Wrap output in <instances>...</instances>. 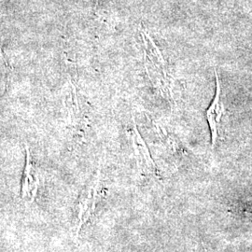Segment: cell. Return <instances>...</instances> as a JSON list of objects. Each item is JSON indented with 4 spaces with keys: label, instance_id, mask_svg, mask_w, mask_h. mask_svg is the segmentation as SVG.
Masks as SVG:
<instances>
[{
    "label": "cell",
    "instance_id": "6da1fadb",
    "mask_svg": "<svg viewBox=\"0 0 252 252\" xmlns=\"http://www.w3.org/2000/svg\"><path fill=\"white\" fill-rule=\"evenodd\" d=\"M144 66L153 88L169 103L174 101V81L162 50L147 31L141 30Z\"/></svg>",
    "mask_w": 252,
    "mask_h": 252
},
{
    "label": "cell",
    "instance_id": "7a4b0ae2",
    "mask_svg": "<svg viewBox=\"0 0 252 252\" xmlns=\"http://www.w3.org/2000/svg\"><path fill=\"white\" fill-rule=\"evenodd\" d=\"M216 77V92L215 96L212 100L211 104L206 111V118L211 133V146L212 149L216 147L220 138V131L222 119L225 115L226 110L223 98H222V87L218 71H215Z\"/></svg>",
    "mask_w": 252,
    "mask_h": 252
},
{
    "label": "cell",
    "instance_id": "3957f363",
    "mask_svg": "<svg viewBox=\"0 0 252 252\" xmlns=\"http://www.w3.org/2000/svg\"><path fill=\"white\" fill-rule=\"evenodd\" d=\"M134 126L131 130V142L132 147L135 153V160L138 168L148 175H155L157 168L155 162L153 161V157L149 151V148L146 144L142 135H140L138 128L135 125V119H133Z\"/></svg>",
    "mask_w": 252,
    "mask_h": 252
},
{
    "label": "cell",
    "instance_id": "277c9868",
    "mask_svg": "<svg viewBox=\"0 0 252 252\" xmlns=\"http://www.w3.org/2000/svg\"><path fill=\"white\" fill-rule=\"evenodd\" d=\"M100 170L97 172L94 179L91 181L90 185L82 192L80 204H79V226L78 231H80L94 212L95 206L97 203V197L99 192Z\"/></svg>",
    "mask_w": 252,
    "mask_h": 252
},
{
    "label": "cell",
    "instance_id": "5b68a950",
    "mask_svg": "<svg viewBox=\"0 0 252 252\" xmlns=\"http://www.w3.org/2000/svg\"><path fill=\"white\" fill-rule=\"evenodd\" d=\"M38 189V179L36 170L34 168V164L31 159V155L27 149V162L23 176L22 181V197L24 199H29V201H33L36 197V192Z\"/></svg>",
    "mask_w": 252,
    "mask_h": 252
}]
</instances>
